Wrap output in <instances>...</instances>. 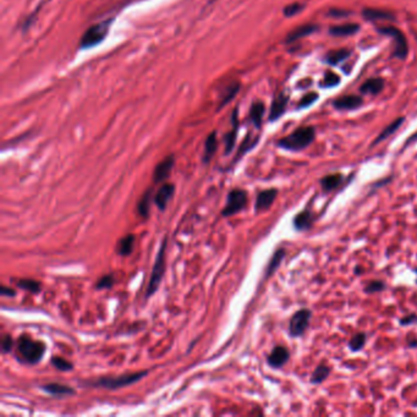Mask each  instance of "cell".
I'll use <instances>...</instances> for the list:
<instances>
[{
    "mask_svg": "<svg viewBox=\"0 0 417 417\" xmlns=\"http://www.w3.org/2000/svg\"><path fill=\"white\" fill-rule=\"evenodd\" d=\"M45 344L40 340H33L31 337L22 336L19 338L16 343V351L19 360L28 363V365H36L43 358L45 354Z\"/></svg>",
    "mask_w": 417,
    "mask_h": 417,
    "instance_id": "1",
    "label": "cell"
},
{
    "mask_svg": "<svg viewBox=\"0 0 417 417\" xmlns=\"http://www.w3.org/2000/svg\"><path fill=\"white\" fill-rule=\"evenodd\" d=\"M316 139L315 129L311 126L298 127L288 136L278 141V147L290 152H300L307 148Z\"/></svg>",
    "mask_w": 417,
    "mask_h": 417,
    "instance_id": "2",
    "label": "cell"
},
{
    "mask_svg": "<svg viewBox=\"0 0 417 417\" xmlns=\"http://www.w3.org/2000/svg\"><path fill=\"white\" fill-rule=\"evenodd\" d=\"M166 246H168V236H164L163 241L160 243L159 251L157 254L156 262L152 268L151 277H149L148 285H147L146 290V298H149L152 295L158 291L159 285L161 283L164 273H165V259H166Z\"/></svg>",
    "mask_w": 417,
    "mask_h": 417,
    "instance_id": "3",
    "label": "cell"
},
{
    "mask_svg": "<svg viewBox=\"0 0 417 417\" xmlns=\"http://www.w3.org/2000/svg\"><path fill=\"white\" fill-rule=\"evenodd\" d=\"M113 21H114L113 19H108V20L100 21V22L95 23L91 27H88L79 40V49H91V48H95L98 44H100L109 35Z\"/></svg>",
    "mask_w": 417,
    "mask_h": 417,
    "instance_id": "4",
    "label": "cell"
},
{
    "mask_svg": "<svg viewBox=\"0 0 417 417\" xmlns=\"http://www.w3.org/2000/svg\"><path fill=\"white\" fill-rule=\"evenodd\" d=\"M148 375L147 371H139V372H131V373H124L118 377H103L99 379H96L95 382H88L87 385L95 388H104V389L115 390L120 389V388L127 387L134 383L139 382L142 378H144Z\"/></svg>",
    "mask_w": 417,
    "mask_h": 417,
    "instance_id": "5",
    "label": "cell"
},
{
    "mask_svg": "<svg viewBox=\"0 0 417 417\" xmlns=\"http://www.w3.org/2000/svg\"><path fill=\"white\" fill-rule=\"evenodd\" d=\"M248 202V195L242 189L231 190L226 197V204L221 211L223 217H231L246 208Z\"/></svg>",
    "mask_w": 417,
    "mask_h": 417,
    "instance_id": "6",
    "label": "cell"
},
{
    "mask_svg": "<svg viewBox=\"0 0 417 417\" xmlns=\"http://www.w3.org/2000/svg\"><path fill=\"white\" fill-rule=\"evenodd\" d=\"M312 318L310 308H301L293 315L289 322V334L291 338H300L306 333Z\"/></svg>",
    "mask_w": 417,
    "mask_h": 417,
    "instance_id": "7",
    "label": "cell"
},
{
    "mask_svg": "<svg viewBox=\"0 0 417 417\" xmlns=\"http://www.w3.org/2000/svg\"><path fill=\"white\" fill-rule=\"evenodd\" d=\"M378 32L382 35L389 36L394 43V55L399 59H405L409 54V44H407V40L404 36V33L397 27L393 26H383V27H378Z\"/></svg>",
    "mask_w": 417,
    "mask_h": 417,
    "instance_id": "8",
    "label": "cell"
},
{
    "mask_svg": "<svg viewBox=\"0 0 417 417\" xmlns=\"http://www.w3.org/2000/svg\"><path fill=\"white\" fill-rule=\"evenodd\" d=\"M174 164H175V158L173 154L165 157L163 160L159 161V163L156 165V168H154L153 182H156V184H160V182L165 181V180L169 178Z\"/></svg>",
    "mask_w": 417,
    "mask_h": 417,
    "instance_id": "9",
    "label": "cell"
},
{
    "mask_svg": "<svg viewBox=\"0 0 417 417\" xmlns=\"http://www.w3.org/2000/svg\"><path fill=\"white\" fill-rule=\"evenodd\" d=\"M289 358H290V353H289L288 349L285 346L279 345L276 346L269 354L268 357H267V363L274 370H278V368L284 367L289 362Z\"/></svg>",
    "mask_w": 417,
    "mask_h": 417,
    "instance_id": "10",
    "label": "cell"
},
{
    "mask_svg": "<svg viewBox=\"0 0 417 417\" xmlns=\"http://www.w3.org/2000/svg\"><path fill=\"white\" fill-rule=\"evenodd\" d=\"M175 192V185L174 184H164L158 189L157 194L154 195L153 202L156 206L158 207L159 211H164L168 207L170 199H173Z\"/></svg>",
    "mask_w": 417,
    "mask_h": 417,
    "instance_id": "11",
    "label": "cell"
},
{
    "mask_svg": "<svg viewBox=\"0 0 417 417\" xmlns=\"http://www.w3.org/2000/svg\"><path fill=\"white\" fill-rule=\"evenodd\" d=\"M277 196H278V190L277 189H267L261 191L256 197L255 211H256L257 213L268 211L272 207V204L274 203V201H276Z\"/></svg>",
    "mask_w": 417,
    "mask_h": 417,
    "instance_id": "12",
    "label": "cell"
},
{
    "mask_svg": "<svg viewBox=\"0 0 417 417\" xmlns=\"http://www.w3.org/2000/svg\"><path fill=\"white\" fill-rule=\"evenodd\" d=\"M315 214L312 213V211L308 208L303 209L302 212L296 214L293 219V226L296 231H307L312 228L313 223H315Z\"/></svg>",
    "mask_w": 417,
    "mask_h": 417,
    "instance_id": "13",
    "label": "cell"
},
{
    "mask_svg": "<svg viewBox=\"0 0 417 417\" xmlns=\"http://www.w3.org/2000/svg\"><path fill=\"white\" fill-rule=\"evenodd\" d=\"M40 388H42L43 392H45L47 394L55 397H70V395H75V393H76L74 388L69 387V385L61 384V383H49V384L42 385Z\"/></svg>",
    "mask_w": 417,
    "mask_h": 417,
    "instance_id": "14",
    "label": "cell"
},
{
    "mask_svg": "<svg viewBox=\"0 0 417 417\" xmlns=\"http://www.w3.org/2000/svg\"><path fill=\"white\" fill-rule=\"evenodd\" d=\"M286 104H288V97H286L284 93H279V95L274 98L273 103H272L271 113H269V120H271V121L278 120L279 118L285 113Z\"/></svg>",
    "mask_w": 417,
    "mask_h": 417,
    "instance_id": "15",
    "label": "cell"
},
{
    "mask_svg": "<svg viewBox=\"0 0 417 417\" xmlns=\"http://www.w3.org/2000/svg\"><path fill=\"white\" fill-rule=\"evenodd\" d=\"M333 104L339 110H353L362 105V98L355 95L344 96L337 99Z\"/></svg>",
    "mask_w": 417,
    "mask_h": 417,
    "instance_id": "16",
    "label": "cell"
},
{
    "mask_svg": "<svg viewBox=\"0 0 417 417\" xmlns=\"http://www.w3.org/2000/svg\"><path fill=\"white\" fill-rule=\"evenodd\" d=\"M344 181V175L340 173H336V174H329L323 177L319 180V185L324 192H332L334 190L338 189Z\"/></svg>",
    "mask_w": 417,
    "mask_h": 417,
    "instance_id": "17",
    "label": "cell"
},
{
    "mask_svg": "<svg viewBox=\"0 0 417 417\" xmlns=\"http://www.w3.org/2000/svg\"><path fill=\"white\" fill-rule=\"evenodd\" d=\"M233 127L230 131L224 136V143H225V154H230L233 152L234 147H235L236 136H238V110H235L233 114Z\"/></svg>",
    "mask_w": 417,
    "mask_h": 417,
    "instance_id": "18",
    "label": "cell"
},
{
    "mask_svg": "<svg viewBox=\"0 0 417 417\" xmlns=\"http://www.w3.org/2000/svg\"><path fill=\"white\" fill-rule=\"evenodd\" d=\"M286 256V252L284 248H278L276 252L273 254V256L271 257V259H269L268 262V266H267L266 268V274H264V278H269L271 276H273L274 273L277 272V269L279 268V267L281 266V263H283L284 258H285Z\"/></svg>",
    "mask_w": 417,
    "mask_h": 417,
    "instance_id": "19",
    "label": "cell"
},
{
    "mask_svg": "<svg viewBox=\"0 0 417 417\" xmlns=\"http://www.w3.org/2000/svg\"><path fill=\"white\" fill-rule=\"evenodd\" d=\"M317 28H318L317 26L312 25V23H307V25L300 26V27L295 28L293 32H290L288 36H286V38H285L286 43L296 42V40H301V38L306 37V36L312 35L313 32H316V31H317Z\"/></svg>",
    "mask_w": 417,
    "mask_h": 417,
    "instance_id": "20",
    "label": "cell"
},
{
    "mask_svg": "<svg viewBox=\"0 0 417 417\" xmlns=\"http://www.w3.org/2000/svg\"><path fill=\"white\" fill-rule=\"evenodd\" d=\"M135 241H136V236L134 234H127V235L122 236L117 243V252L120 256H129L131 255L132 250L135 247Z\"/></svg>",
    "mask_w": 417,
    "mask_h": 417,
    "instance_id": "21",
    "label": "cell"
},
{
    "mask_svg": "<svg viewBox=\"0 0 417 417\" xmlns=\"http://www.w3.org/2000/svg\"><path fill=\"white\" fill-rule=\"evenodd\" d=\"M362 15L368 21H390L394 20V15L389 11L379 10V9H363Z\"/></svg>",
    "mask_w": 417,
    "mask_h": 417,
    "instance_id": "22",
    "label": "cell"
},
{
    "mask_svg": "<svg viewBox=\"0 0 417 417\" xmlns=\"http://www.w3.org/2000/svg\"><path fill=\"white\" fill-rule=\"evenodd\" d=\"M360 30V26L357 23H343V25L332 26L329 28V33L336 37H344V36L355 35Z\"/></svg>",
    "mask_w": 417,
    "mask_h": 417,
    "instance_id": "23",
    "label": "cell"
},
{
    "mask_svg": "<svg viewBox=\"0 0 417 417\" xmlns=\"http://www.w3.org/2000/svg\"><path fill=\"white\" fill-rule=\"evenodd\" d=\"M217 147H218V139H217V131L211 132L208 135V137L206 139L204 142V153H203V163H208L212 159V157L214 156L217 151Z\"/></svg>",
    "mask_w": 417,
    "mask_h": 417,
    "instance_id": "24",
    "label": "cell"
},
{
    "mask_svg": "<svg viewBox=\"0 0 417 417\" xmlns=\"http://www.w3.org/2000/svg\"><path fill=\"white\" fill-rule=\"evenodd\" d=\"M238 90H240V83H238V81L231 82L230 85L226 86L220 95V99H219L220 102H219L218 109H220V108H223L224 105L230 103L231 99H233V98L238 93Z\"/></svg>",
    "mask_w": 417,
    "mask_h": 417,
    "instance_id": "25",
    "label": "cell"
},
{
    "mask_svg": "<svg viewBox=\"0 0 417 417\" xmlns=\"http://www.w3.org/2000/svg\"><path fill=\"white\" fill-rule=\"evenodd\" d=\"M384 87V81L382 79H370L361 86V92L365 95H378Z\"/></svg>",
    "mask_w": 417,
    "mask_h": 417,
    "instance_id": "26",
    "label": "cell"
},
{
    "mask_svg": "<svg viewBox=\"0 0 417 417\" xmlns=\"http://www.w3.org/2000/svg\"><path fill=\"white\" fill-rule=\"evenodd\" d=\"M152 203V189L147 190L137 203V212L142 218H148Z\"/></svg>",
    "mask_w": 417,
    "mask_h": 417,
    "instance_id": "27",
    "label": "cell"
},
{
    "mask_svg": "<svg viewBox=\"0 0 417 417\" xmlns=\"http://www.w3.org/2000/svg\"><path fill=\"white\" fill-rule=\"evenodd\" d=\"M332 372V368L327 365H319L315 368L310 378L311 384H320L328 378V376Z\"/></svg>",
    "mask_w": 417,
    "mask_h": 417,
    "instance_id": "28",
    "label": "cell"
},
{
    "mask_svg": "<svg viewBox=\"0 0 417 417\" xmlns=\"http://www.w3.org/2000/svg\"><path fill=\"white\" fill-rule=\"evenodd\" d=\"M366 343H367V336H366V333H356L355 336H353V338L349 340L348 348L351 353H357V351H361L365 348Z\"/></svg>",
    "mask_w": 417,
    "mask_h": 417,
    "instance_id": "29",
    "label": "cell"
},
{
    "mask_svg": "<svg viewBox=\"0 0 417 417\" xmlns=\"http://www.w3.org/2000/svg\"><path fill=\"white\" fill-rule=\"evenodd\" d=\"M264 115V104L262 102H255L250 109V119L256 127H261Z\"/></svg>",
    "mask_w": 417,
    "mask_h": 417,
    "instance_id": "30",
    "label": "cell"
},
{
    "mask_svg": "<svg viewBox=\"0 0 417 417\" xmlns=\"http://www.w3.org/2000/svg\"><path fill=\"white\" fill-rule=\"evenodd\" d=\"M402 122H404V118H397V120H394V121H393L392 124L388 125V126L385 127V129L383 130L382 132H380L379 136H378L377 139H375V142H373V144L380 143V142L384 141V139H387L388 137H389V136H392V135L394 134V132L397 131V130L399 129L400 126H401Z\"/></svg>",
    "mask_w": 417,
    "mask_h": 417,
    "instance_id": "31",
    "label": "cell"
},
{
    "mask_svg": "<svg viewBox=\"0 0 417 417\" xmlns=\"http://www.w3.org/2000/svg\"><path fill=\"white\" fill-rule=\"evenodd\" d=\"M349 55H350V52L346 49L333 50V52H330L329 54L327 55V62H329V64L332 65H336L338 64V62L345 60Z\"/></svg>",
    "mask_w": 417,
    "mask_h": 417,
    "instance_id": "32",
    "label": "cell"
},
{
    "mask_svg": "<svg viewBox=\"0 0 417 417\" xmlns=\"http://www.w3.org/2000/svg\"><path fill=\"white\" fill-rule=\"evenodd\" d=\"M18 286L22 290L30 291V293L38 294L40 291V284L38 281L32 280V279H21L18 281Z\"/></svg>",
    "mask_w": 417,
    "mask_h": 417,
    "instance_id": "33",
    "label": "cell"
},
{
    "mask_svg": "<svg viewBox=\"0 0 417 417\" xmlns=\"http://www.w3.org/2000/svg\"><path fill=\"white\" fill-rule=\"evenodd\" d=\"M52 365L54 366L57 370L62 371V372H67V371H71L72 368H74V365H72L70 361L65 360V358L62 357H59V356H53Z\"/></svg>",
    "mask_w": 417,
    "mask_h": 417,
    "instance_id": "34",
    "label": "cell"
},
{
    "mask_svg": "<svg viewBox=\"0 0 417 417\" xmlns=\"http://www.w3.org/2000/svg\"><path fill=\"white\" fill-rule=\"evenodd\" d=\"M115 283V278L113 274H105L102 278L98 279L97 284H96V289L97 290H104V289H112Z\"/></svg>",
    "mask_w": 417,
    "mask_h": 417,
    "instance_id": "35",
    "label": "cell"
},
{
    "mask_svg": "<svg viewBox=\"0 0 417 417\" xmlns=\"http://www.w3.org/2000/svg\"><path fill=\"white\" fill-rule=\"evenodd\" d=\"M385 288H387V284L384 283V281L382 280H372L370 281V283L367 284V285L365 286V293L368 294V295H371V294H376V293H380V291L385 290Z\"/></svg>",
    "mask_w": 417,
    "mask_h": 417,
    "instance_id": "36",
    "label": "cell"
},
{
    "mask_svg": "<svg viewBox=\"0 0 417 417\" xmlns=\"http://www.w3.org/2000/svg\"><path fill=\"white\" fill-rule=\"evenodd\" d=\"M339 82H340V77H339L338 74L333 71H327L324 75V79H323L322 85L324 87H334V86L339 85Z\"/></svg>",
    "mask_w": 417,
    "mask_h": 417,
    "instance_id": "37",
    "label": "cell"
},
{
    "mask_svg": "<svg viewBox=\"0 0 417 417\" xmlns=\"http://www.w3.org/2000/svg\"><path fill=\"white\" fill-rule=\"evenodd\" d=\"M303 8H305V5H303V4L293 3V4H289L288 6H285V8H284V10H283V13H284V15L286 16V18H291V16H295L296 14L301 13Z\"/></svg>",
    "mask_w": 417,
    "mask_h": 417,
    "instance_id": "38",
    "label": "cell"
},
{
    "mask_svg": "<svg viewBox=\"0 0 417 417\" xmlns=\"http://www.w3.org/2000/svg\"><path fill=\"white\" fill-rule=\"evenodd\" d=\"M318 99V93L317 92H308L307 95L303 96L301 102L298 103V108H306L308 105H311L312 103H315Z\"/></svg>",
    "mask_w": 417,
    "mask_h": 417,
    "instance_id": "39",
    "label": "cell"
},
{
    "mask_svg": "<svg viewBox=\"0 0 417 417\" xmlns=\"http://www.w3.org/2000/svg\"><path fill=\"white\" fill-rule=\"evenodd\" d=\"M256 142H257V139H255V141H251V136L246 137V139L242 142L240 149H238V158H240V157L242 156L243 153H246L247 151H250V149H251L254 146H256Z\"/></svg>",
    "mask_w": 417,
    "mask_h": 417,
    "instance_id": "40",
    "label": "cell"
},
{
    "mask_svg": "<svg viewBox=\"0 0 417 417\" xmlns=\"http://www.w3.org/2000/svg\"><path fill=\"white\" fill-rule=\"evenodd\" d=\"M13 346L14 340L13 338H11V336H9V334L4 336L3 339H1V351H3L4 354L10 353V351L13 350Z\"/></svg>",
    "mask_w": 417,
    "mask_h": 417,
    "instance_id": "41",
    "label": "cell"
},
{
    "mask_svg": "<svg viewBox=\"0 0 417 417\" xmlns=\"http://www.w3.org/2000/svg\"><path fill=\"white\" fill-rule=\"evenodd\" d=\"M400 325H412L417 324V315L416 313H410V315L404 316V317L400 318L399 320Z\"/></svg>",
    "mask_w": 417,
    "mask_h": 417,
    "instance_id": "42",
    "label": "cell"
},
{
    "mask_svg": "<svg viewBox=\"0 0 417 417\" xmlns=\"http://www.w3.org/2000/svg\"><path fill=\"white\" fill-rule=\"evenodd\" d=\"M0 293H1V295L3 296H15L16 295V291L14 290V289L9 288V286L3 285L1 288H0Z\"/></svg>",
    "mask_w": 417,
    "mask_h": 417,
    "instance_id": "43",
    "label": "cell"
},
{
    "mask_svg": "<svg viewBox=\"0 0 417 417\" xmlns=\"http://www.w3.org/2000/svg\"><path fill=\"white\" fill-rule=\"evenodd\" d=\"M330 15L334 16V18H341V16H348L350 15V13L345 10H332L330 11Z\"/></svg>",
    "mask_w": 417,
    "mask_h": 417,
    "instance_id": "44",
    "label": "cell"
},
{
    "mask_svg": "<svg viewBox=\"0 0 417 417\" xmlns=\"http://www.w3.org/2000/svg\"><path fill=\"white\" fill-rule=\"evenodd\" d=\"M389 180H392V178H389V179H384V180H382V181H379L380 184H377V182H376L375 185H373V189H376V187H380V186H383V185H385V184H388V181H389Z\"/></svg>",
    "mask_w": 417,
    "mask_h": 417,
    "instance_id": "45",
    "label": "cell"
},
{
    "mask_svg": "<svg viewBox=\"0 0 417 417\" xmlns=\"http://www.w3.org/2000/svg\"><path fill=\"white\" fill-rule=\"evenodd\" d=\"M407 346H409V348H417V339H412V340H409V343H407Z\"/></svg>",
    "mask_w": 417,
    "mask_h": 417,
    "instance_id": "46",
    "label": "cell"
},
{
    "mask_svg": "<svg viewBox=\"0 0 417 417\" xmlns=\"http://www.w3.org/2000/svg\"><path fill=\"white\" fill-rule=\"evenodd\" d=\"M361 269H362V268H361V267H356V268H355V274H361V273H362V271H361Z\"/></svg>",
    "mask_w": 417,
    "mask_h": 417,
    "instance_id": "47",
    "label": "cell"
},
{
    "mask_svg": "<svg viewBox=\"0 0 417 417\" xmlns=\"http://www.w3.org/2000/svg\"><path fill=\"white\" fill-rule=\"evenodd\" d=\"M414 272H415V273H416V276H417V267L414 269ZM416 284H417V279H416Z\"/></svg>",
    "mask_w": 417,
    "mask_h": 417,
    "instance_id": "48",
    "label": "cell"
}]
</instances>
